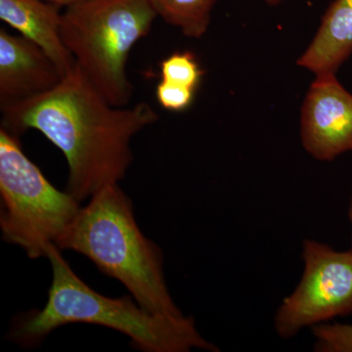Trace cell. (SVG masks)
I'll return each instance as SVG.
<instances>
[{"mask_svg": "<svg viewBox=\"0 0 352 352\" xmlns=\"http://www.w3.org/2000/svg\"><path fill=\"white\" fill-rule=\"evenodd\" d=\"M0 110L2 129L18 138L36 129L63 153L66 191L78 201L126 176L133 161L132 138L159 120L146 102L112 105L76 66L54 89Z\"/></svg>", "mask_w": 352, "mask_h": 352, "instance_id": "cell-1", "label": "cell"}, {"mask_svg": "<svg viewBox=\"0 0 352 352\" xmlns=\"http://www.w3.org/2000/svg\"><path fill=\"white\" fill-rule=\"evenodd\" d=\"M52 282L43 309L20 317L11 340L34 346L55 329L74 323L103 326L124 333L144 352H188L197 349L217 352L201 337L192 317H171L146 310L132 296L113 298L97 293L69 267L53 245L47 252Z\"/></svg>", "mask_w": 352, "mask_h": 352, "instance_id": "cell-2", "label": "cell"}, {"mask_svg": "<svg viewBox=\"0 0 352 352\" xmlns=\"http://www.w3.org/2000/svg\"><path fill=\"white\" fill-rule=\"evenodd\" d=\"M58 248L87 256L101 272L124 285L146 310L183 316L164 281L163 254L141 232L131 199L119 183L91 197Z\"/></svg>", "mask_w": 352, "mask_h": 352, "instance_id": "cell-3", "label": "cell"}, {"mask_svg": "<svg viewBox=\"0 0 352 352\" xmlns=\"http://www.w3.org/2000/svg\"><path fill=\"white\" fill-rule=\"evenodd\" d=\"M156 18L149 0H85L62 13L60 34L76 66L113 106L131 100L129 54Z\"/></svg>", "mask_w": 352, "mask_h": 352, "instance_id": "cell-4", "label": "cell"}, {"mask_svg": "<svg viewBox=\"0 0 352 352\" xmlns=\"http://www.w3.org/2000/svg\"><path fill=\"white\" fill-rule=\"evenodd\" d=\"M0 229L2 239L30 258H47L80 212V201L55 188L25 156L20 139L0 129Z\"/></svg>", "mask_w": 352, "mask_h": 352, "instance_id": "cell-5", "label": "cell"}, {"mask_svg": "<svg viewBox=\"0 0 352 352\" xmlns=\"http://www.w3.org/2000/svg\"><path fill=\"white\" fill-rule=\"evenodd\" d=\"M302 258V279L275 315V331L282 339L352 314V252H338L323 243L305 240Z\"/></svg>", "mask_w": 352, "mask_h": 352, "instance_id": "cell-6", "label": "cell"}, {"mask_svg": "<svg viewBox=\"0 0 352 352\" xmlns=\"http://www.w3.org/2000/svg\"><path fill=\"white\" fill-rule=\"evenodd\" d=\"M300 138L305 151L330 162L352 151V94L336 74L316 76L302 109Z\"/></svg>", "mask_w": 352, "mask_h": 352, "instance_id": "cell-7", "label": "cell"}, {"mask_svg": "<svg viewBox=\"0 0 352 352\" xmlns=\"http://www.w3.org/2000/svg\"><path fill=\"white\" fill-rule=\"evenodd\" d=\"M63 78L56 63L38 44L0 29V105L46 94Z\"/></svg>", "mask_w": 352, "mask_h": 352, "instance_id": "cell-8", "label": "cell"}, {"mask_svg": "<svg viewBox=\"0 0 352 352\" xmlns=\"http://www.w3.org/2000/svg\"><path fill=\"white\" fill-rule=\"evenodd\" d=\"M61 7L44 0H0V19L43 48L64 78L76 66L60 34Z\"/></svg>", "mask_w": 352, "mask_h": 352, "instance_id": "cell-9", "label": "cell"}, {"mask_svg": "<svg viewBox=\"0 0 352 352\" xmlns=\"http://www.w3.org/2000/svg\"><path fill=\"white\" fill-rule=\"evenodd\" d=\"M352 55V0H335L296 64L315 75L336 74Z\"/></svg>", "mask_w": 352, "mask_h": 352, "instance_id": "cell-10", "label": "cell"}, {"mask_svg": "<svg viewBox=\"0 0 352 352\" xmlns=\"http://www.w3.org/2000/svg\"><path fill=\"white\" fill-rule=\"evenodd\" d=\"M166 24L178 28L184 36L200 38L207 32L217 0H149Z\"/></svg>", "mask_w": 352, "mask_h": 352, "instance_id": "cell-11", "label": "cell"}, {"mask_svg": "<svg viewBox=\"0 0 352 352\" xmlns=\"http://www.w3.org/2000/svg\"><path fill=\"white\" fill-rule=\"evenodd\" d=\"M162 80L196 89L201 82V71L190 52L175 53L161 63Z\"/></svg>", "mask_w": 352, "mask_h": 352, "instance_id": "cell-12", "label": "cell"}, {"mask_svg": "<svg viewBox=\"0 0 352 352\" xmlns=\"http://www.w3.org/2000/svg\"><path fill=\"white\" fill-rule=\"evenodd\" d=\"M314 351L318 352H352V325L318 324L312 327Z\"/></svg>", "mask_w": 352, "mask_h": 352, "instance_id": "cell-13", "label": "cell"}, {"mask_svg": "<svg viewBox=\"0 0 352 352\" xmlns=\"http://www.w3.org/2000/svg\"><path fill=\"white\" fill-rule=\"evenodd\" d=\"M194 91L184 85L166 82L162 80L156 89L157 100L166 110L180 112L191 105L194 98Z\"/></svg>", "mask_w": 352, "mask_h": 352, "instance_id": "cell-14", "label": "cell"}, {"mask_svg": "<svg viewBox=\"0 0 352 352\" xmlns=\"http://www.w3.org/2000/svg\"><path fill=\"white\" fill-rule=\"evenodd\" d=\"M44 1L50 2V3L55 4L60 7H71L76 6V4L80 3V2L85 1V0H44Z\"/></svg>", "mask_w": 352, "mask_h": 352, "instance_id": "cell-15", "label": "cell"}, {"mask_svg": "<svg viewBox=\"0 0 352 352\" xmlns=\"http://www.w3.org/2000/svg\"><path fill=\"white\" fill-rule=\"evenodd\" d=\"M263 2H265L266 4L271 6H277L279 4L283 3L286 0H263Z\"/></svg>", "mask_w": 352, "mask_h": 352, "instance_id": "cell-16", "label": "cell"}, {"mask_svg": "<svg viewBox=\"0 0 352 352\" xmlns=\"http://www.w3.org/2000/svg\"><path fill=\"white\" fill-rule=\"evenodd\" d=\"M349 221H351V226H352V196H351V201H349ZM351 251L352 252V238H351Z\"/></svg>", "mask_w": 352, "mask_h": 352, "instance_id": "cell-17", "label": "cell"}]
</instances>
